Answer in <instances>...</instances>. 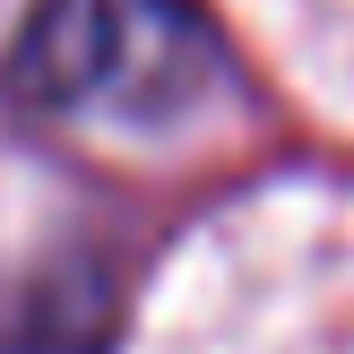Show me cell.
Wrapping results in <instances>:
<instances>
[{"instance_id": "cell-1", "label": "cell", "mask_w": 354, "mask_h": 354, "mask_svg": "<svg viewBox=\"0 0 354 354\" xmlns=\"http://www.w3.org/2000/svg\"><path fill=\"white\" fill-rule=\"evenodd\" d=\"M17 86L52 113L165 130L225 95V35L199 0H35Z\"/></svg>"}]
</instances>
